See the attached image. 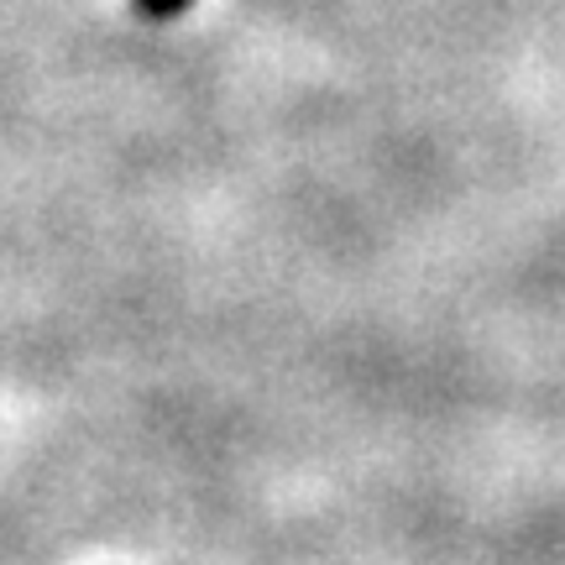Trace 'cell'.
Here are the masks:
<instances>
[{"instance_id":"6da1fadb","label":"cell","mask_w":565,"mask_h":565,"mask_svg":"<svg viewBox=\"0 0 565 565\" xmlns=\"http://www.w3.org/2000/svg\"><path fill=\"white\" fill-rule=\"evenodd\" d=\"M141 17H152V21H173V17H183L194 0H131Z\"/></svg>"}]
</instances>
